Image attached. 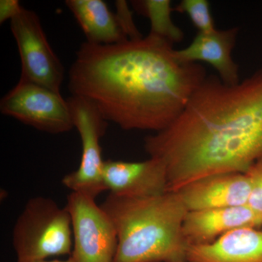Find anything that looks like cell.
Instances as JSON below:
<instances>
[{"mask_svg":"<svg viewBox=\"0 0 262 262\" xmlns=\"http://www.w3.org/2000/svg\"><path fill=\"white\" fill-rule=\"evenodd\" d=\"M173 46L150 34L113 45L84 42L71 67L69 89L123 130L159 132L207 77L200 63L180 61Z\"/></svg>","mask_w":262,"mask_h":262,"instance_id":"6da1fadb","label":"cell"},{"mask_svg":"<svg viewBox=\"0 0 262 262\" xmlns=\"http://www.w3.org/2000/svg\"><path fill=\"white\" fill-rule=\"evenodd\" d=\"M144 149L165 164L169 192L216 174L246 173L262 158V68L234 85L206 77Z\"/></svg>","mask_w":262,"mask_h":262,"instance_id":"7a4b0ae2","label":"cell"},{"mask_svg":"<svg viewBox=\"0 0 262 262\" xmlns=\"http://www.w3.org/2000/svg\"><path fill=\"white\" fill-rule=\"evenodd\" d=\"M101 207L117 231L113 262H187L183 225L189 211L178 192L146 198L110 193Z\"/></svg>","mask_w":262,"mask_h":262,"instance_id":"3957f363","label":"cell"},{"mask_svg":"<svg viewBox=\"0 0 262 262\" xmlns=\"http://www.w3.org/2000/svg\"><path fill=\"white\" fill-rule=\"evenodd\" d=\"M13 246L18 262L72 255L73 238L70 212L51 198H32L15 222Z\"/></svg>","mask_w":262,"mask_h":262,"instance_id":"277c9868","label":"cell"},{"mask_svg":"<svg viewBox=\"0 0 262 262\" xmlns=\"http://www.w3.org/2000/svg\"><path fill=\"white\" fill-rule=\"evenodd\" d=\"M74 127L80 134L82 157L79 168L67 174L62 184L72 192L96 199L106 191L103 179L104 160L100 140L107 128L108 121L98 108L86 98L72 96L67 99Z\"/></svg>","mask_w":262,"mask_h":262,"instance_id":"5b68a950","label":"cell"},{"mask_svg":"<svg viewBox=\"0 0 262 262\" xmlns=\"http://www.w3.org/2000/svg\"><path fill=\"white\" fill-rule=\"evenodd\" d=\"M72 219L75 262H113L117 248V234L113 221L96 199L71 192L67 206Z\"/></svg>","mask_w":262,"mask_h":262,"instance_id":"8992f818","label":"cell"},{"mask_svg":"<svg viewBox=\"0 0 262 262\" xmlns=\"http://www.w3.org/2000/svg\"><path fill=\"white\" fill-rule=\"evenodd\" d=\"M0 111L48 134H63L75 127L68 101L61 93L21 79L2 98Z\"/></svg>","mask_w":262,"mask_h":262,"instance_id":"52a82bcc","label":"cell"},{"mask_svg":"<svg viewBox=\"0 0 262 262\" xmlns=\"http://www.w3.org/2000/svg\"><path fill=\"white\" fill-rule=\"evenodd\" d=\"M21 62V80L60 93L64 69L48 42L38 15L23 8L10 20Z\"/></svg>","mask_w":262,"mask_h":262,"instance_id":"ba28073f","label":"cell"},{"mask_svg":"<svg viewBox=\"0 0 262 262\" xmlns=\"http://www.w3.org/2000/svg\"><path fill=\"white\" fill-rule=\"evenodd\" d=\"M103 179L106 190L120 198H151L169 192L166 167L158 158L141 162L104 160Z\"/></svg>","mask_w":262,"mask_h":262,"instance_id":"9c48e42d","label":"cell"},{"mask_svg":"<svg viewBox=\"0 0 262 262\" xmlns=\"http://www.w3.org/2000/svg\"><path fill=\"white\" fill-rule=\"evenodd\" d=\"M177 192L189 211L246 206L251 182L246 173L216 174L189 183Z\"/></svg>","mask_w":262,"mask_h":262,"instance_id":"30bf717a","label":"cell"},{"mask_svg":"<svg viewBox=\"0 0 262 262\" xmlns=\"http://www.w3.org/2000/svg\"><path fill=\"white\" fill-rule=\"evenodd\" d=\"M262 226V215L246 206L188 211L183 234L188 246L214 242L231 231L243 227Z\"/></svg>","mask_w":262,"mask_h":262,"instance_id":"8fae6325","label":"cell"},{"mask_svg":"<svg viewBox=\"0 0 262 262\" xmlns=\"http://www.w3.org/2000/svg\"><path fill=\"white\" fill-rule=\"evenodd\" d=\"M238 28L199 32L192 43L182 50H176L180 61L186 63L206 62L220 75L222 82L229 85L238 84L239 68L232 57Z\"/></svg>","mask_w":262,"mask_h":262,"instance_id":"7c38bea8","label":"cell"},{"mask_svg":"<svg viewBox=\"0 0 262 262\" xmlns=\"http://www.w3.org/2000/svg\"><path fill=\"white\" fill-rule=\"evenodd\" d=\"M187 262H262V230L243 227L211 244L189 246Z\"/></svg>","mask_w":262,"mask_h":262,"instance_id":"4fadbf2b","label":"cell"},{"mask_svg":"<svg viewBox=\"0 0 262 262\" xmlns=\"http://www.w3.org/2000/svg\"><path fill=\"white\" fill-rule=\"evenodd\" d=\"M71 10L87 37V42L113 45L128 40L116 15L103 0H67Z\"/></svg>","mask_w":262,"mask_h":262,"instance_id":"5bb4252c","label":"cell"},{"mask_svg":"<svg viewBox=\"0 0 262 262\" xmlns=\"http://www.w3.org/2000/svg\"><path fill=\"white\" fill-rule=\"evenodd\" d=\"M134 8L147 17L151 24L150 34L173 45L184 39V32L173 23L171 13L173 8L170 0H141L134 1Z\"/></svg>","mask_w":262,"mask_h":262,"instance_id":"9a60e30c","label":"cell"},{"mask_svg":"<svg viewBox=\"0 0 262 262\" xmlns=\"http://www.w3.org/2000/svg\"><path fill=\"white\" fill-rule=\"evenodd\" d=\"M173 10L187 14L200 32L215 30L210 4L206 0H182Z\"/></svg>","mask_w":262,"mask_h":262,"instance_id":"2e32d148","label":"cell"},{"mask_svg":"<svg viewBox=\"0 0 262 262\" xmlns=\"http://www.w3.org/2000/svg\"><path fill=\"white\" fill-rule=\"evenodd\" d=\"M246 174L251 182V194L247 205L262 215V158L253 164Z\"/></svg>","mask_w":262,"mask_h":262,"instance_id":"e0dca14e","label":"cell"},{"mask_svg":"<svg viewBox=\"0 0 262 262\" xmlns=\"http://www.w3.org/2000/svg\"><path fill=\"white\" fill-rule=\"evenodd\" d=\"M115 5L117 8V13L115 15L122 32L125 34L127 39L134 40V39L142 38V35L136 27L133 18L132 11L126 2L118 0L115 2Z\"/></svg>","mask_w":262,"mask_h":262,"instance_id":"ac0fdd59","label":"cell"},{"mask_svg":"<svg viewBox=\"0 0 262 262\" xmlns=\"http://www.w3.org/2000/svg\"><path fill=\"white\" fill-rule=\"evenodd\" d=\"M23 7L18 0H1L0 1V23L12 20L22 11Z\"/></svg>","mask_w":262,"mask_h":262,"instance_id":"d6986e66","label":"cell"},{"mask_svg":"<svg viewBox=\"0 0 262 262\" xmlns=\"http://www.w3.org/2000/svg\"><path fill=\"white\" fill-rule=\"evenodd\" d=\"M28 262H75L74 258H72V256H70V258L67 260H48V259H42V260H35V261H28Z\"/></svg>","mask_w":262,"mask_h":262,"instance_id":"ffe728a7","label":"cell"}]
</instances>
